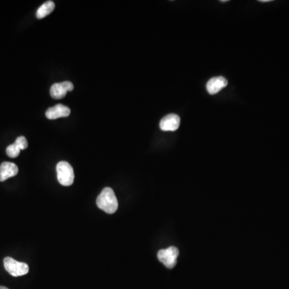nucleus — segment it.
<instances>
[{"label": "nucleus", "mask_w": 289, "mask_h": 289, "mask_svg": "<svg viewBox=\"0 0 289 289\" xmlns=\"http://www.w3.org/2000/svg\"><path fill=\"white\" fill-rule=\"evenodd\" d=\"M228 80L224 77H213L207 84V92L211 95H215L228 85Z\"/></svg>", "instance_id": "nucleus-8"}, {"label": "nucleus", "mask_w": 289, "mask_h": 289, "mask_svg": "<svg viewBox=\"0 0 289 289\" xmlns=\"http://www.w3.org/2000/svg\"><path fill=\"white\" fill-rule=\"evenodd\" d=\"M74 85L70 81L56 83L51 87L50 95L53 99L60 100L65 97L68 92L73 91Z\"/></svg>", "instance_id": "nucleus-5"}, {"label": "nucleus", "mask_w": 289, "mask_h": 289, "mask_svg": "<svg viewBox=\"0 0 289 289\" xmlns=\"http://www.w3.org/2000/svg\"><path fill=\"white\" fill-rule=\"evenodd\" d=\"M270 1L271 0H260L259 2L267 3V2H270Z\"/></svg>", "instance_id": "nucleus-13"}, {"label": "nucleus", "mask_w": 289, "mask_h": 289, "mask_svg": "<svg viewBox=\"0 0 289 289\" xmlns=\"http://www.w3.org/2000/svg\"><path fill=\"white\" fill-rule=\"evenodd\" d=\"M4 265L6 271L15 277L25 276L29 272V267L26 263L17 261L13 258L6 257L4 259Z\"/></svg>", "instance_id": "nucleus-3"}, {"label": "nucleus", "mask_w": 289, "mask_h": 289, "mask_svg": "<svg viewBox=\"0 0 289 289\" xmlns=\"http://www.w3.org/2000/svg\"><path fill=\"white\" fill-rule=\"evenodd\" d=\"M57 179L60 184L64 187H69L74 182V170L73 166L67 162H60L56 165Z\"/></svg>", "instance_id": "nucleus-2"}, {"label": "nucleus", "mask_w": 289, "mask_h": 289, "mask_svg": "<svg viewBox=\"0 0 289 289\" xmlns=\"http://www.w3.org/2000/svg\"><path fill=\"white\" fill-rule=\"evenodd\" d=\"M180 122H181V120H180L179 116L171 114L166 115L163 119L161 120L159 126L163 131L173 132V131H176L179 129Z\"/></svg>", "instance_id": "nucleus-6"}, {"label": "nucleus", "mask_w": 289, "mask_h": 289, "mask_svg": "<svg viewBox=\"0 0 289 289\" xmlns=\"http://www.w3.org/2000/svg\"><path fill=\"white\" fill-rule=\"evenodd\" d=\"M97 205L100 209L108 214H114L117 211L118 202L112 188L105 187L103 189L101 194L97 197Z\"/></svg>", "instance_id": "nucleus-1"}, {"label": "nucleus", "mask_w": 289, "mask_h": 289, "mask_svg": "<svg viewBox=\"0 0 289 289\" xmlns=\"http://www.w3.org/2000/svg\"><path fill=\"white\" fill-rule=\"evenodd\" d=\"M54 8V2L49 0V1H47V2H45V4H42V5L38 8L37 11H36V17H37L38 19H43V18L47 16L49 14L52 13Z\"/></svg>", "instance_id": "nucleus-10"}, {"label": "nucleus", "mask_w": 289, "mask_h": 289, "mask_svg": "<svg viewBox=\"0 0 289 289\" xmlns=\"http://www.w3.org/2000/svg\"><path fill=\"white\" fill-rule=\"evenodd\" d=\"M19 168L15 163L4 162L0 165V182H4L10 177L16 175Z\"/></svg>", "instance_id": "nucleus-9"}, {"label": "nucleus", "mask_w": 289, "mask_h": 289, "mask_svg": "<svg viewBox=\"0 0 289 289\" xmlns=\"http://www.w3.org/2000/svg\"><path fill=\"white\" fill-rule=\"evenodd\" d=\"M71 114V110L66 105L58 104L55 106L48 108L46 111V117L49 120H56L60 118H66Z\"/></svg>", "instance_id": "nucleus-7"}, {"label": "nucleus", "mask_w": 289, "mask_h": 289, "mask_svg": "<svg viewBox=\"0 0 289 289\" xmlns=\"http://www.w3.org/2000/svg\"><path fill=\"white\" fill-rule=\"evenodd\" d=\"M179 249L175 247H170L166 249L160 250L158 253V258L159 261L168 269H173L177 263V256H179Z\"/></svg>", "instance_id": "nucleus-4"}, {"label": "nucleus", "mask_w": 289, "mask_h": 289, "mask_svg": "<svg viewBox=\"0 0 289 289\" xmlns=\"http://www.w3.org/2000/svg\"><path fill=\"white\" fill-rule=\"evenodd\" d=\"M20 148H19V146H18L15 142L10 145V146L7 148V149H6V152H7V154H8V157L12 158V159L18 157L19 153H20Z\"/></svg>", "instance_id": "nucleus-11"}, {"label": "nucleus", "mask_w": 289, "mask_h": 289, "mask_svg": "<svg viewBox=\"0 0 289 289\" xmlns=\"http://www.w3.org/2000/svg\"><path fill=\"white\" fill-rule=\"evenodd\" d=\"M0 289H9L8 287H4V286H0Z\"/></svg>", "instance_id": "nucleus-14"}, {"label": "nucleus", "mask_w": 289, "mask_h": 289, "mask_svg": "<svg viewBox=\"0 0 289 289\" xmlns=\"http://www.w3.org/2000/svg\"><path fill=\"white\" fill-rule=\"evenodd\" d=\"M15 143L19 146L21 150L22 149H25L28 148V141H27L26 138L24 136L19 137V138H16V140H15Z\"/></svg>", "instance_id": "nucleus-12"}]
</instances>
